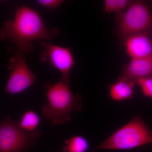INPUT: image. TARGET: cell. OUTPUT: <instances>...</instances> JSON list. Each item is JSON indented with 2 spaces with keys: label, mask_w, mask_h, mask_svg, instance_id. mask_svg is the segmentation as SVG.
<instances>
[{
  "label": "cell",
  "mask_w": 152,
  "mask_h": 152,
  "mask_svg": "<svg viewBox=\"0 0 152 152\" xmlns=\"http://www.w3.org/2000/svg\"><path fill=\"white\" fill-rule=\"evenodd\" d=\"M60 32L57 27L48 29L37 11L23 6L17 8L13 20L3 23L0 29V38L14 44L23 53H29L34 49L33 41H51Z\"/></svg>",
  "instance_id": "1"
},
{
  "label": "cell",
  "mask_w": 152,
  "mask_h": 152,
  "mask_svg": "<svg viewBox=\"0 0 152 152\" xmlns=\"http://www.w3.org/2000/svg\"><path fill=\"white\" fill-rule=\"evenodd\" d=\"M69 86L62 81L47 86L48 101L42 112L45 118L54 126L67 122L72 112L81 110V96L74 95Z\"/></svg>",
  "instance_id": "2"
},
{
  "label": "cell",
  "mask_w": 152,
  "mask_h": 152,
  "mask_svg": "<svg viewBox=\"0 0 152 152\" xmlns=\"http://www.w3.org/2000/svg\"><path fill=\"white\" fill-rule=\"evenodd\" d=\"M115 33L124 45L130 36L152 29V11L146 2L134 1L125 11L116 14Z\"/></svg>",
  "instance_id": "3"
},
{
  "label": "cell",
  "mask_w": 152,
  "mask_h": 152,
  "mask_svg": "<svg viewBox=\"0 0 152 152\" xmlns=\"http://www.w3.org/2000/svg\"><path fill=\"white\" fill-rule=\"evenodd\" d=\"M152 142V131L137 115L98 145L97 150L132 149Z\"/></svg>",
  "instance_id": "4"
},
{
  "label": "cell",
  "mask_w": 152,
  "mask_h": 152,
  "mask_svg": "<svg viewBox=\"0 0 152 152\" xmlns=\"http://www.w3.org/2000/svg\"><path fill=\"white\" fill-rule=\"evenodd\" d=\"M41 134L38 130L32 132H25L18 122L7 118L0 125V152L25 151Z\"/></svg>",
  "instance_id": "5"
},
{
  "label": "cell",
  "mask_w": 152,
  "mask_h": 152,
  "mask_svg": "<svg viewBox=\"0 0 152 152\" xmlns=\"http://www.w3.org/2000/svg\"><path fill=\"white\" fill-rule=\"evenodd\" d=\"M9 50L12 55L8 65L11 72L5 91L13 95L22 93L32 86L37 77L27 65L23 52L17 48H10Z\"/></svg>",
  "instance_id": "6"
},
{
  "label": "cell",
  "mask_w": 152,
  "mask_h": 152,
  "mask_svg": "<svg viewBox=\"0 0 152 152\" xmlns=\"http://www.w3.org/2000/svg\"><path fill=\"white\" fill-rule=\"evenodd\" d=\"M43 50L40 54L43 63H48L61 74V81L69 84L71 70L75 64V59L70 49L59 46L46 41L41 44Z\"/></svg>",
  "instance_id": "7"
},
{
  "label": "cell",
  "mask_w": 152,
  "mask_h": 152,
  "mask_svg": "<svg viewBox=\"0 0 152 152\" xmlns=\"http://www.w3.org/2000/svg\"><path fill=\"white\" fill-rule=\"evenodd\" d=\"M124 45L131 59L152 58V41L146 33L130 36Z\"/></svg>",
  "instance_id": "8"
},
{
  "label": "cell",
  "mask_w": 152,
  "mask_h": 152,
  "mask_svg": "<svg viewBox=\"0 0 152 152\" xmlns=\"http://www.w3.org/2000/svg\"><path fill=\"white\" fill-rule=\"evenodd\" d=\"M152 75V58L131 59L123 67L121 77L137 83L140 79Z\"/></svg>",
  "instance_id": "9"
},
{
  "label": "cell",
  "mask_w": 152,
  "mask_h": 152,
  "mask_svg": "<svg viewBox=\"0 0 152 152\" xmlns=\"http://www.w3.org/2000/svg\"><path fill=\"white\" fill-rule=\"evenodd\" d=\"M135 84L128 79L120 77L118 81L110 86V96L117 102L130 99L134 95Z\"/></svg>",
  "instance_id": "10"
},
{
  "label": "cell",
  "mask_w": 152,
  "mask_h": 152,
  "mask_svg": "<svg viewBox=\"0 0 152 152\" xmlns=\"http://www.w3.org/2000/svg\"><path fill=\"white\" fill-rule=\"evenodd\" d=\"M40 123V118L34 111H26L18 122L20 127L28 132H32L37 131Z\"/></svg>",
  "instance_id": "11"
},
{
  "label": "cell",
  "mask_w": 152,
  "mask_h": 152,
  "mask_svg": "<svg viewBox=\"0 0 152 152\" xmlns=\"http://www.w3.org/2000/svg\"><path fill=\"white\" fill-rule=\"evenodd\" d=\"M89 147L88 142L85 137L75 136L72 137L65 143L64 152H87Z\"/></svg>",
  "instance_id": "12"
},
{
  "label": "cell",
  "mask_w": 152,
  "mask_h": 152,
  "mask_svg": "<svg viewBox=\"0 0 152 152\" xmlns=\"http://www.w3.org/2000/svg\"><path fill=\"white\" fill-rule=\"evenodd\" d=\"M131 0H105L104 1V10L106 13H112L124 11L132 4Z\"/></svg>",
  "instance_id": "13"
},
{
  "label": "cell",
  "mask_w": 152,
  "mask_h": 152,
  "mask_svg": "<svg viewBox=\"0 0 152 152\" xmlns=\"http://www.w3.org/2000/svg\"><path fill=\"white\" fill-rule=\"evenodd\" d=\"M137 83L140 87L145 97L152 99V75L140 79Z\"/></svg>",
  "instance_id": "14"
},
{
  "label": "cell",
  "mask_w": 152,
  "mask_h": 152,
  "mask_svg": "<svg viewBox=\"0 0 152 152\" xmlns=\"http://www.w3.org/2000/svg\"><path fill=\"white\" fill-rule=\"evenodd\" d=\"M64 1L62 0H39V4L45 7L51 9L57 8L61 5Z\"/></svg>",
  "instance_id": "15"
}]
</instances>
